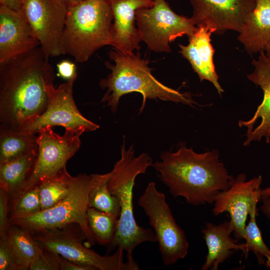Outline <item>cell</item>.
<instances>
[{"mask_svg":"<svg viewBox=\"0 0 270 270\" xmlns=\"http://www.w3.org/2000/svg\"><path fill=\"white\" fill-rule=\"evenodd\" d=\"M152 166L174 198L182 197L195 206L213 204L234 178L220 160L218 150L197 153L184 144L174 152H162Z\"/></svg>","mask_w":270,"mask_h":270,"instance_id":"obj_2","label":"cell"},{"mask_svg":"<svg viewBox=\"0 0 270 270\" xmlns=\"http://www.w3.org/2000/svg\"><path fill=\"white\" fill-rule=\"evenodd\" d=\"M63 0L64 2L66 4L67 6H68L70 5L76 4L84 0Z\"/></svg>","mask_w":270,"mask_h":270,"instance_id":"obj_38","label":"cell"},{"mask_svg":"<svg viewBox=\"0 0 270 270\" xmlns=\"http://www.w3.org/2000/svg\"><path fill=\"white\" fill-rule=\"evenodd\" d=\"M22 12L49 57L64 54L62 38L68 12L63 0H22Z\"/></svg>","mask_w":270,"mask_h":270,"instance_id":"obj_11","label":"cell"},{"mask_svg":"<svg viewBox=\"0 0 270 270\" xmlns=\"http://www.w3.org/2000/svg\"><path fill=\"white\" fill-rule=\"evenodd\" d=\"M7 239L18 270H29L31 264L43 250L30 232L16 226L10 225Z\"/></svg>","mask_w":270,"mask_h":270,"instance_id":"obj_22","label":"cell"},{"mask_svg":"<svg viewBox=\"0 0 270 270\" xmlns=\"http://www.w3.org/2000/svg\"><path fill=\"white\" fill-rule=\"evenodd\" d=\"M262 176H259L246 180L244 174L232 178L228 189L220 192L214 198L213 214L216 216L228 212L234 226V236L237 240L244 239L248 215L260 200Z\"/></svg>","mask_w":270,"mask_h":270,"instance_id":"obj_13","label":"cell"},{"mask_svg":"<svg viewBox=\"0 0 270 270\" xmlns=\"http://www.w3.org/2000/svg\"><path fill=\"white\" fill-rule=\"evenodd\" d=\"M113 20L110 46L126 53L140 49L142 41L136 26L137 10L153 6L154 0H108Z\"/></svg>","mask_w":270,"mask_h":270,"instance_id":"obj_17","label":"cell"},{"mask_svg":"<svg viewBox=\"0 0 270 270\" xmlns=\"http://www.w3.org/2000/svg\"><path fill=\"white\" fill-rule=\"evenodd\" d=\"M37 152L0 164V188L8 192L10 200L22 190L26 183L36 162Z\"/></svg>","mask_w":270,"mask_h":270,"instance_id":"obj_21","label":"cell"},{"mask_svg":"<svg viewBox=\"0 0 270 270\" xmlns=\"http://www.w3.org/2000/svg\"><path fill=\"white\" fill-rule=\"evenodd\" d=\"M252 64L254 70L247 76L248 78L260 87L264 97L251 118L239 120L238 126L247 128L244 146L253 141H260L263 138L266 143L270 141V62L264 51H262L258 58L252 60Z\"/></svg>","mask_w":270,"mask_h":270,"instance_id":"obj_16","label":"cell"},{"mask_svg":"<svg viewBox=\"0 0 270 270\" xmlns=\"http://www.w3.org/2000/svg\"><path fill=\"white\" fill-rule=\"evenodd\" d=\"M260 200L262 202L260 210L265 216L270 220V195L262 197Z\"/></svg>","mask_w":270,"mask_h":270,"instance_id":"obj_35","label":"cell"},{"mask_svg":"<svg viewBox=\"0 0 270 270\" xmlns=\"http://www.w3.org/2000/svg\"><path fill=\"white\" fill-rule=\"evenodd\" d=\"M138 203L154 230L164 264L173 265L184 258L189 248L186 235L174 218L164 194L154 182L148 184Z\"/></svg>","mask_w":270,"mask_h":270,"instance_id":"obj_7","label":"cell"},{"mask_svg":"<svg viewBox=\"0 0 270 270\" xmlns=\"http://www.w3.org/2000/svg\"><path fill=\"white\" fill-rule=\"evenodd\" d=\"M0 6L7 8L16 12L22 10V0H0Z\"/></svg>","mask_w":270,"mask_h":270,"instance_id":"obj_34","label":"cell"},{"mask_svg":"<svg viewBox=\"0 0 270 270\" xmlns=\"http://www.w3.org/2000/svg\"><path fill=\"white\" fill-rule=\"evenodd\" d=\"M44 250L78 264L100 270H129L124 262V251L117 248L110 256H102L86 246L82 240L64 228L31 233Z\"/></svg>","mask_w":270,"mask_h":270,"instance_id":"obj_10","label":"cell"},{"mask_svg":"<svg viewBox=\"0 0 270 270\" xmlns=\"http://www.w3.org/2000/svg\"><path fill=\"white\" fill-rule=\"evenodd\" d=\"M40 46L0 62V130L19 133L46 110L54 72Z\"/></svg>","mask_w":270,"mask_h":270,"instance_id":"obj_1","label":"cell"},{"mask_svg":"<svg viewBox=\"0 0 270 270\" xmlns=\"http://www.w3.org/2000/svg\"><path fill=\"white\" fill-rule=\"evenodd\" d=\"M96 176L84 174L72 176L68 194L58 204L29 216L11 218L10 224L32 233L77 224L88 246L94 245L96 240L88 224L87 210L88 194Z\"/></svg>","mask_w":270,"mask_h":270,"instance_id":"obj_6","label":"cell"},{"mask_svg":"<svg viewBox=\"0 0 270 270\" xmlns=\"http://www.w3.org/2000/svg\"><path fill=\"white\" fill-rule=\"evenodd\" d=\"M87 219L90 230L96 242L108 246L113 240L117 232L118 217L88 208Z\"/></svg>","mask_w":270,"mask_h":270,"instance_id":"obj_25","label":"cell"},{"mask_svg":"<svg viewBox=\"0 0 270 270\" xmlns=\"http://www.w3.org/2000/svg\"><path fill=\"white\" fill-rule=\"evenodd\" d=\"M36 134L0 130V164L38 151Z\"/></svg>","mask_w":270,"mask_h":270,"instance_id":"obj_23","label":"cell"},{"mask_svg":"<svg viewBox=\"0 0 270 270\" xmlns=\"http://www.w3.org/2000/svg\"><path fill=\"white\" fill-rule=\"evenodd\" d=\"M212 33L206 28L197 27L194 34L188 38L187 45L179 44V52L189 62L200 80L210 82L221 94L224 90L218 81V76L214 64V50L210 43Z\"/></svg>","mask_w":270,"mask_h":270,"instance_id":"obj_18","label":"cell"},{"mask_svg":"<svg viewBox=\"0 0 270 270\" xmlns=\"http://www.w3.org/2000/svg\"><path fill=\"white\" fill-rule=\"evenodd\" d=\"M40 46L22 11L0 6V62Z\"/></svg>","mask_w":270,"mask_h":270,"instance_id":"obj_15","label":"cell"},{"mask_svg":"<svg viewBox=\"0 0 270 270\" xmlns=\"http://www.w3.org/2000/svg\"><path fill=\"white\" fill-rule=\"evenodd\" d=\"M270 195V187H268L264 189H261V190H260L261 198L268 196Z\"/></svg>","mask_w":270,"mask_h":270,"instance_id":"obj_36","label":"cell"},{"mask_svg":"<svg viewBox=\"0 0 270 270\" xmlns=\"http://www.w3.org/2000/svg\"><path fill=\"white\" fill-rule=\"evenodd\" d=\"M153 164L150 156L143 152L135 156L133 146H126L124 138L120 150V158L114 164L108 182L110 192L119 202L120 212L116 233L108 246V252L119 248L126 253V263L130 270H138L133 252L138 245L145 242H156L154 232L136 223L133 210V189L136 178L146 173Z\"/></svg>","mask_w":270,"mask_h":270,"instance_id":"obj_3","label":"cell"},{"mask_svg":"<svg viewBox=\"0 0 270 270\" xmlns=\"http://www.w3.org/2000/svg\"><path fill=\"white\" fill-rule=\"evenodd\" d=\"M78 74L56 88L45 111L19 134H38L46 126H60L78 134L99 128L96 123L84 117L78 110L73 97V86Z\"/></svg>","mask_w":270,"mask_h":270,"instance_id":"obj_12","label":"cell"},{"mask_svg":"<svg viewBox=\"0 0 270 270\" xmlns=\"http://www.w3.org/2000/svg\"><path fill=\"white\" fill-rule=\"evenodd\" d=\"M9 201L10 220L29 216L42 210L38 186L18 193Z\"/></svg>","mask_w":270,"mask_h":270,"instance_id":"obj_28","label":"cell"},{"mask_svg":"<svg viewBox=\"0 0 270 270\" xmlns=\"http://www.w3.org/2000/svg\"><path fill=\"white\" fill-rule=\"evenodd\" d=\"M238 37L250 54L264 51L270 41V0H255Z\"/></svg>","mask_w":270,"mask_h":270,"instance_id":"obj_20","label":"cell"},{"mask_svg":"<svg viewBox=\"0 0 270 270\" xmlns=\"http://www.w3.org/2000/svg\"><path fill=\"white\" fill-rule=\"evenodd\" d=\"M0 270H18L16 259L7 237L0 240Z\"/></svg>","mask_w":270,"mask_h":270,"instance_id":"obj_31","label":"cell"},{"mask_svg":"<svg viewBox=\"0 0 270 270\" xmlns=\"http://www.w3.org/2000/svg\"><path fill=\"white\" fill-rule=\"evenodd\" d=\"M110 176V172L103 174H96L88 194V208H94L119 218L120 208L118 200L110 192L108 186Z\"/></svg>","mask_w":270,"mask_h":270,"instance_id":"obj_24","label":"cell"},{"mask_svg":"<svg viewBox=\"0 0 270 270\" xmlns=\"http://www.w3.org/2000/svg\"><path fill=\"white\" fill-rule=\"evenodd\" d=\"M152 6L136 12V24L140 38L156 52H169L170 44L176 38L192 36L197 27L192 18L178 15L166 0H154Z\"/></svg>","mask_w":270,"mask_h":270,"instance_id":"obj_8","label":"cell"},{"mask_svg":"<svg viewBox=\"0 0 270 270\" xmlns=\"http://www.w3.org/2000/svg\"><path fill=\"white\" fill-rule=\"evenodd\" d=\"M264 52L267 58L270 62V41L265 47Z\"/></svg>","mask_w":270,"mask_h":270,"instance_id":"obj_37","label":"cell"},{"mask_svg":"<svg viewBox=\"0 0 270 270\" xmlns=\"http://www.w3.org/2000/svg\"><path fill=\"white\" fill-rule=\"evenodd\" d=\"M192 17L196 27H204L221 34L228 30L240 32L255 0H190Z\"/></svg>","mask_w":270,"mask_h":270,"instance_id":"obj_14","label":"cell"},{"mask_svg":"<svg viewBox=\"0 0 270 270\" xmlns=\"http://www.w3.org/2000/svg\"><path fill=\"white\" fill-rule=\"evenodd\" d=\"M113 17L108 0H84L68 6L62 38L64 54L82 63L110 46Z\"/></svg>","mask_w":270,"mask_h":270,"instance_id":"obj_5","label":"cell"},{"mask_svg":"<svg viewBox=\"0 0 270 270\" xmlns=\"http://www.w3.org/2000/svg\"><path fill=\"white\" fill-rule=\"evenodd\" d=\"M58 259L61 270H94V268L82 266L68 260L58 254Z\"/></svg>","mask_w":270,"mask_h":270,"instance_id":"obj_33","label":"cell"},{"mask_svg":"<svg viewBox=\"0 0 270 270\" xmlns=\"http://www.w3.org/2000/svg\"><path fill=\"white\" fill-rule=\"evenodd\" d=\"M38 134L37 157L32 172L20 192L38 186L66 170L67 162L80 146V135L68 130H65L60 136L54 132L52 127L46 126L40 129Z\"/></svg>","mask_w":270,"mask_h":270,"instance_id":"obj_9","label":"cell"},{"mask_svg":"<svg viewBox=\"0 0 270 270\" xmlns=\"http://www.w3.org/2000/svg\"><path fill=\"white\" fill-rule=\"evenodd\" d=\"M57 68L58 75L67 80L77 74L74 63L68 60H62L58 64Z\"/></svg>","mask_w":270,"mask_h":270,"instance_id":"obj_32","label":"cell"},{"mask_svg":"<svg viewBox=\"0 0 270 270\" xmlns=\"http://www.w3.org/2000/svg\"><path fill=\"white\" fill-rule=\"evenodd\" d=\"M72 178L66 170L38 186L42 210L54 206L67 196Z\"/></svg>","mask_w":270,"mask_h":270,"instance_id":"obj_26","label":"cell"},{"mask_svg":"<svg viewBox=\"0 0 270 270\" xmlns=\"http://www.w3.org/2000/svg\"><path fill=\"white\" fill-rule=\"evenodd\" d=\"M31 270H59L58 254L43 249L42 252L31 264Z\"/></svg>","mask_w":270,"mask_h":270,"instance_id":"obj_29","label":"cell"},{"mask_svg":"<svg viewBox=\"0 0 270 270\" xmlns=\"http://www.w3.org/2000/svg\"><path fill=\"white\" fill-rule=\"evenodd\" d=\"M256 209L250 214V220L245 229L246 251L244 254L246 258L250 251L253 252L258 264L265 265L270 268V250L265 244L260 228L256 220Z\"/></svg>","mask_w":270,"mask_h":270,"instance_id":"obj_27","label":"cell"},{"mask_svg":"<svg viewBox=\"0 0 270 270\" xmlns=\"http://www.w3.org/2000/svg\"><path fill=\"white\" fill-rule=\"evenodd\" d=\"M9 196L7 192L0 188V238L7 237L10 226L9 216Z\"/></svg>","mask_w":270,"mask_h":270,"instance_id":"obj_30","label":"cell"},{"mask_svg":"<svg viewBox=\"0 0 270 270\" xmlns=\"http://www.w3.org/2000/svg\"><path fill=\"white\" fill-rule=\"evenodd\" d=\"M234 226L230 220L216 224L207 222L202 232L208 248V254L202 270H217L220 264L228 260L236 251H246L245 243L239 244L232 237Z\"/></svg>","mask_w":270,"mask_h":270,"instance_id":"obj_19","label":"cell"},{"mask_svg":"<svg viewBox=\"0 0 270 270\" xmlns=\"http://www.w3.org/2000/svg\"><path fill=\"white\" fill-rule=\"evenodd\" d=\"M110 59L105 62L110 72L102 79L99 85L106 89L102 99L111 110H118L120 98L132 92L140 93L143 98L140 112L144 108L148 99H159L181 103L194 107L198 104L188 92H181L168 87L156 80L152 74L148 62L134 52L126 53L115 48L108 52Z\"/></svg>","mask_w":270,"mask_h":270,"instance_id":"obj_4","label":"cell"}]
</instances>
